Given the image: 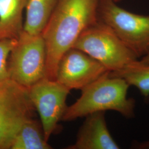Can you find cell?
<instances>
[{"label": "cell", "instance_id": "cell-4", "mask_svg": "<svg viewBox=\"0 0 149 149\" xmlns=\"http://www.w3.org/2000/svg\"><path fill=\"white\" fill-rule=\"evenodd\" d=\"M114 0H98V20L112 31L139 59L149 54V15L129 12Z\"/></svg>", "mask_w": 149, "mask_h": 149}, {"label": "cell", "instance_id": "cell-6", "mask_svg": "<svg viewBox=\"0 0 149 149\" xmlns=\"http://www.w3.org/2000/svg\"><path fill=\"white\" fill-rule=\"evenodd\" d=\"M35 108L28 89L10 80L0 86V149H11L16 134Z\"/></svg>", "mask_w": 149, "mask_h": 149}, {"label": "cell", "instance_id": "cell-17", "mask_svg": "<svg viewBox=\"0 0 149 149\" xmlns=\"http://www.w3.org/2000/svg\"><path fill=\"white\" fill-rule=\"evenodd\" d=\"M116 2H117V3H118V2H120L121 1H122V0H114Z\"/></svg>", "mask_w": 149, "mask_h": 149}, {"label": "cell", "instance_id": "cell-10", "mask_svg": "<svg viewBox=\"0 0 149 149\" xmlns=\"http://www.w3.org/2000/svg\"><path fill=\"white\" fill-rule=\"evenodd\" d=\"M28 0H0V40L17 39L24 30L23 12Z\"/></svg>", "mask_w": 149, "mask_h": 149}, {"label": "cell", "instance_id": "cell-5", "mask_svg": "<svg viewBox=\"0 0 149 149\" xmlns=\"http://www.w3.org/2000/svg\"><path fill=\"white\" fill-rule=\"evenodd\" d=\"M46 63V46L42 35H32L23 30L8 59L10 79L28 89L45 77Z\"/></svg>", "mask_w": 149, "mask_h": 149}, {"label": "cell", "instance_id": "cell-16", "mask_svg": "<svg viewBox=\"0 0 149 149\" xmlns=\"http://www.w3.org/2000/svg\"><path fill=\"white\" fill-rule=\"evenodd\" d=\"M141 63L145 64H149V54L141 58L139 60Z\"/></svg>", "mask_w": 149, "mask_h": 149}, {"label": "cell", "instance_id": "cell-9", "mask_svg": "<svg viewBox=\"0 0 149 149\" xmlns=\"http://www.w3.org/2000/svg\"><path fill=\"white\" fill-rule=\"evenodd\" d=\"M69 149H119L107 127L105 112H96L86 117L74 144Z\"/></svg>", "mask_w": 149, "mask_h": 149}, {"label": "cell", "instance_id": "cell-14", "mask_svg": "<svg viewBox=\"0 0 149 149\" xmlns=\"http://www.w3.org/2000/svg\"><path fill=\"white\" fill-rule=\"evenodd\" d=\"M16 42L17 39H14L0 40V86L11 80L7 68L8 59Z\"/></svg>", "mask_w": 149, "mask_h": 149}, {"label": "cell", "instance_id": "cell-8", "mask_svg": "<svg viewBox=\"0 0 149 149\" xmlns=\"http://www.w3.org/2000/svg\"><path fill=\"white\" fill-rule=\"evenodd\" d=\"M109 72L95 59L79 49L72 48L59 61L56 80L70 90H82Z\"/></svg>", "mask_w": 149, "mask_h": 149}, {"label": "cell", "instance_id": "cell-11", "mask_svg": "<svg viewBox=\"0 0 149 149\" xmlns=\"http://www.w3.org/2000/svg\"><path fill=\"white\" fill-rule=\"evenodd\" d=\"M59 0H28L24 31L32 34H42Z\"/></svg>", "mask_w": 149, "mask_h": 149}, {"label": "cell", "instance_id": "cell-15", "mask_svg": "<svg viewBox=\"0 0 149 149\" xmlns=\"http://www.w3.org/2000/svg\"><path fill=\"white\" fill-rule=\"evenodd\" d=\"M133 148L138 149H149V140L144 141H135L133 143Z\"/></svg>", "mask_w": 149, "mask_h": 149}, {"label": "cell", "instance_id": "cell-7", "mask_svg": "<svg viewBox=\"0 0 149 149\" xmlns=\"http://www.w3.org/2000/svg\"><path fill=\"white\" fill-rule=\"evenodd\" d=\"M32 104L40 118L45 138L48 141L57 130L67 108L70 90L56 80L44 78L28 89Z\"/></svg>", "mask_w": 149, "mask_h": 149}, {"label": "cell", "instance_id": "cell-13", "mask_svg": "<svg viewBox=\"0 0 149 149\" xmlns=\"http://www.w3.org/2000/svg\"><path fill=\"white\" fill-rule=\"evenodd\" d=\"M139 60L123 69L110 73L122 78L130 86L136 87L147 98L149 97V64L141 63Z\"/></svg>", "mask_w": 149, "mask_h": 149}, {"label": "cell", "instance_id": "cell-3", "mask_svg": "<svg viewBox=\"0 0 149 149\" xmlns=\"http://www.w3.org/2000/svg\"><path fill=\"white\" fill-rule=\"evenodd\" d=\"M72 48L87 54L109 72L121 70L139 60L110 27L98 20L83 31Z\"/></svg>", "mask_w": 149, "mask_h": 149}, {"label": "cell", "instance_id": "cell-12", "mask_svg": "<svg viewBox=\"0 0 149 149\" xmlns=\"http://www.w3.org/2000/svg\"><path fill=\"white\" fill-rule=\"evenodd\" d=\"M41 123L33 118L22 124L13 140L11 149H50Z\"/></svg>", "mask_w": 149, "mask_h": 149}, {"label": "cell", "instance_id": "cell-2", "mask_svg": "<svg viewBox=\"0 0 149 149\" xmlns=\"http://www.w3.org/2000/svg\"><path fill=\"white\" fill-rule=\"evenodd\" d=\"M129 87L122 78L107 72L81 90L77 101L67 107L62 120L72 121L96 112L107 111L132 118L135 116V101L128 97Z\"/></svg>", "mask_w": 149, "mask_h": 149}, {"label": "cell", "instance_id": "cell-1", "mask_svg": "<svg viewBox=\"0 0 149 149\" xmlns=\"http://www.w3.org/2000/svg\"><path fill=\"white\" fill-rule=\"evenodd\" d=\"M98 0H59L42 36L47 50L45 78L56 80L60 60L87 27L98 21Z\"/></svg>", "mask_w": 149, "mask_h": 149}]
</instances>
